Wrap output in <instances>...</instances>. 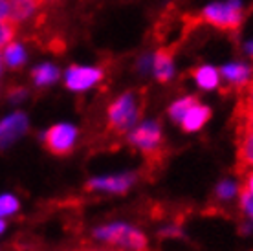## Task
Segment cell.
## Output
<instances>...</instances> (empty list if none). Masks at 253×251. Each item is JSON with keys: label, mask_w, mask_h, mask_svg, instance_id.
<instances>
[{"label": "cell", "mask_w": 253, "mask_h": 251, "mask_svg": "<svg viewBox=\"0 0 253 251\" xmlns=\"http://www.w3.org/2000/svg\"><path fill=\"white\" fill-rule=\"evenodd\" d=\"M139 107L138 99L134 94H125L108 107V130L123 134L136 123L139 118Z\"/></svg>", "instance_id": "cell-1"}, {"label": "cell", "mask_w": 253, "mask_h": 251, "mask_svg": "<svg viewBox=\"0 0 253 251\" xmlns=\"http://www.w3.org/2000/svg\"><path fill=\"white\" fill-rule=\"evenodd\" d=\"M130 143L138 147L147 158V162H160L164 156V141L158 123H143L130 134Z\"/></svg>", "instance_id": "cell-2"}, {"label": "cell", "mask_w": 253, "mask_h": 251, "mask_svg": "<svg viewBox=\"0 0 253 251\" xmlns=\"http://www.w3.org/2000/svg\"><path fill=\"white\" fill-rule=\"evenodd\" d=\"M202 20L218 30H237L242 20V7L239 0L228 4H211L202 11Z\"/></svg>", "instance_id": "cell-3"}, {"label": "cell", "mask_w": 253, "mask_h": 251, "mask_svg": "<svg viewBox=\"0 0 253 251\" xmlns=\"http://www.w3.org/2000/svg\"><path fill=\"white\" fill-rule=\"evenodd\" d=\"M95 237L101 240H107L110 244L121 246V248H130L136 251H145L147 237L138 229H132L123 224H114V226L101 227L95 231Z\"/></svg>", "instance_id": "cell-4"}, {"label": "cell", "mask_w": 253, "mask_h": 251, "mask_svg": "<svg viewBox=\"0 0 253 251\" xmlns=\"http://www.w3.org/2000/svg\"><path fill=\"white\" fill-rule=\"evenodd\" d=\"M77 132L72 125H55L44 134L46 149L55 156H66L72 152Z\"/></svg>", "instance_id": "cell-5"}, {"label": "cell", "mask_w": 253, "mask_h": 251, "mask_svg": "<svg viewBox=\"0 0 253 251\" xmlns=\"http://www.w3.org/2000/svg\"><path fill=\"white\" fill-rule=\"evenodd\" d=\"M103 77L99 68H83V66H70L66 72V86L70 90H86Z\"/></svg>", "instance_id": "cell-6"}, {"label": "cell", "mask_w": 253, "mask_h": 251, "mask_svg": "<svg viewBox=\"0 0 253 251\" xmlns=\"http://www.w3.org/2000/svg\"><path fill=\"white\" fill-rule=\"evenodd\" d=\"M26 126H28V121L22 114H13L7 120L2 121L0 123V147L11 145L19 136L24 134Z\"/></svg>", "instance_id": "cell-7"}, {"label": "cell", "mask_w": 253, "mask_h": 251, "mask_svg": "<svg viewBox=\"0 0 253 251\" xmlns=\"http://www.w3.org/2000/svg\"><path fill=\"white\" fill-rule=\"evenodd\" d=\"M209 116H211V110L208 107H204L200 103H196L195 107H191L185 116L182 118V128L185 132H195V130H200L204 125H206V121L209 120Z\"/></svg>", "instance_id": "cell-8"}, {"label": "cell", "mask_w": 253, "mask_h": 251, "mask_svg": "<svg viewBox=\"0 0 253 251\" xmlns=\"http://www.w3.org/2000/svg\"><path fill=\"white\" fill-rule=\"evenodd\" d=\"M134 176H114V178H95L90 180L88 189H105V191H112V193H125L126 189L132 185Z\"/></svg>", "instance_id": "cell-9"}, {"label": "cell", "mask_w": 253, "mask_h": 251, "mask_svg": "<svg viewBox=\"0 0 253 251\" xmlns=\"http://www.w3.org/2000/svg\"><path fill=\"white\" fill-rule=\"evenodd\" d=\"M154 74L158 77V81L165 83L169 81L172 76V50L162 48L154 55Z\"/></svg>", "instance_id": "cell-10"}, {"label": "cell", "mask_w": 253, "mask_h": 251, "mask_svg": "<svg viewBox=\"0 0 253 251\" xmlns=\"http://www.w3.org/2000/svg\"><path fill=\"white\" fill-rule=\"evenodd\" d=\"M222 74L224 77L229 81L231 86L242 88L248 83V77H250V70L244 64H228L222 68Z\"/></svg>", "instance_id": "cell-11"}, {"label": "cell", "mask_w": 253, "mask_h": 251, "mask_svg": "<svg viewBox=\"0 0 253 251\" xmlns=\"http://www.w3.org/2000/svg\"><path fill=\"white\" fill-rule=\"evenodd\" d=\"M195 79L198 83V86L206 88V90H213V88L218 86V74L211 66H200V68H196Z\"/></svg>", "instance_id": "cell-12"}, {"label": "cell", "mask_w": 253, "mask_h": 251, "mask_svg": "<svg viewBox=\"0 0 253 251\" xmlns=\"http://www.w3.org/2000/svg\"><path fill=\"white\" fill-rule=\"evenodd\" d=\"M59 77V72L55 66L51 64H41L37 68L33 70V79L37 83L39 86H44V84H50Z\"/></svg>", "instance_id": "cell-13"}, {"label": "cell", "mask_w": 253, "mask_h": 251, "mask_svg": "<svg viewBox=\"0 0 253 251\" xmlns=\"http://www.w3.org/2000/svg\"><path fill=\"white\" fill-rule=\"evenodd\" d=\"M26 59V53H24V48L17 42H9L6 46V50H4V61H6L11 68H17L20 64L24 63Z\"/></svg>", "instance_id": "cell-14"}, {"label": "cell", "mask_w": 253, "mask_h": 251, "mask_svg": "<svg viewBox=\"0 0 253 251\" xmlns=\"http://www.w3.org/2000/svg\"><path fill=\"white\" fill-rule=\"evenodd\" d=\"M196 103H198V99H196V97H193V95H191V97H184V99L176 101V103L169 108V116H171L174 121H178V123H180V121H182V118L185 116V112H187L191 107H195Z\"/></svg>", "instance_id": "cell-15"}, {"label": "cell", "mask_w": 253, "mask_h": 251, "mask_svg": "<svg viewBox=\"0 0 253 251\" xmlns=\"http://www.w3.org/2000/svg\"><path fill=\"white\" fill-rule=\"evenodd\" d=\"M17 33V24L13 20H0V50L11 42Z\"/></svg>", "instance_id": "cell-16"}, {"label": "cell", "mask_w": 253, "mask_h": 251, "mask_svg": "<svg viewBox=\"0 0 253 251\" xmlns=\"http://www.w3.org/2000/svg\"><path fill=\"white\" fill-rule=\"evenodd\" d=\"M19 209V202L15 196H0V216H7V214H13Z\"/></svg>", "instance_id": "cell-17"}, {"label": "cell", "mask_w": 253, "mask_h": 251, "mask_svg": "<svg viewBox=\"0 0 253 251\" xmlns=\"http://www.w3.org/2000/svg\"><path fill=\"white\" fill-rule=\"evenodd\" d=\"M239 195H241V202H242V208L246 209L250 216L253 218V195L250 193V189L246 185L239 187Z\"/></svg>", "instance_id": "cell-18"}, {"label": "cell", "mask_w": 253, "mask_h": 251, "mask_svg": "<svg viewBox=\"0 0 253 251\" xmlns=\"http://www.w3.org/2000/svg\"><path fill=\"white\" fill-rule=\"evenodd\" d=\"M237 193V185L231 182H224L218 185V195L222 196V198H231V196Z\"/></svg>", "instance_id": "cell-19"}, {"label": "cell", "mask_w": 253, "mask_h": 251, "mask_svg": "<svg viewBox=\"0 0 253 251\" xmlns=\"http://www.w3.org/2000/svg\"><path fill=\"white\" fill-rule=\"evenodd\" d=\"M248 189H250V193L253 195V169L248 170V178H246V183H244Z\"/></svg>", "instance_id": "cell-20"}, {"label": "cell", "mask_w": 253, "mask_h": 251, "mask_svg": "<svg viewBox=\"0 0 253 251\" xmlns=\"http://www.w3.org/2000/svg\"><path fill=\"white\" fill-rule=\"evenodd\" d=\"M4 227H6V224H4V222H2V220H0V233L4 231Z\"/></svg>", "instance_id": "cell-21"}, {"label": "cell", "mask_w": 253, "mask_h": 251, "mask_svg": "<svg viewBox=\"0 0 253 251\" xmlns=\"http://www.w3.org/2000/svg\"><path fill=\"white\" fill-rule=\"evenodd\" d=\"M0 66H2V61H0Z\"/></svg>", "instance_id": "cell-22"}, {"label": "cell", "mask_w": 253, "mask_h": 251, "mask_svg": "<svg viewBox=\"0 0 253 251\" xmlns=\"http://www.w3.org/2000/svg\"><path fill=\"white\" fill-rule=\"evenodd\" d=\"M42 2H48V0H42Z\"/></svg>", "instance_id": "cell-23"}]
</instances>
